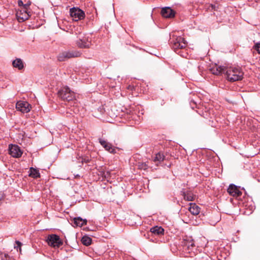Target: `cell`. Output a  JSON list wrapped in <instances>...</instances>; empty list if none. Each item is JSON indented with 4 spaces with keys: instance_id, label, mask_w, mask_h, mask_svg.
<instances>
[{
    "instance_id": "6da1fadb",
    "label": "cell",
    "mask_w": 260,
    "mask_h": 260,
    "mask_svg": "<svg viewBox=\"0 0 260 260\" xmlns=\"http://www.w3.org/2000/svg\"><path fill=\"white\" fill-rule=\"evenodd\" d=\"M199 71L207 81L225 90L246 92L259 89L258 73L247 67L211 62L200 65Z\"/></svg>"
},
{
    "instance_id": "7a4b0ae2",
    "label": "cell",
    "mask_w": 260,
    "mask_h": 260,
    "mask_svg": "<svg viewBox=\"0 0 260 260\" xmlns=\"http://www.w3.org/2000/svg\"><path fill=\"white\" fill-rule=\"evenodd\" d=\"M60 29L71 34L79 35L93 27L99 21L94 1H62L54 7Z\"/></svg>"
},
{
    "instance_id": "3957f363",
    "label": "cell",
    "mask_w": 260,
    "mask_h": 260,
    "mask_svg": "<svg viewBox=\"0 0 260 260\" xmlns=\"http://www.w3.org/2000/svg\"><path fill=\"white\" fill-rule=\"evenodd\" d=\"M46 22L43 9L29 1H0V23L23 31L34 29Z\"/></svg>"
},
{
    "instance_id": "277c9868",
    "label": "cell",
    "mask_w": 260,
    "mask_h": 260,
    "mask_svg": "<svg viewBox=\"0 0 260 260\" xmlns=\"http://www.w3.org/2000/svg\"><path fill=\"white\" fill-rule=\"evenodd\" d=\"M29 241L37 252L53 260H58L63 252L71 253L74 250L64 233L58 229L35 231L30 235Z\"/></svg>"
},
{
    "instance_id": "5b68a950",
    "label": "cell",
    "mask_w": 260,
    "mask_h": 260,
    "mask_svg": "<svg viewBox=\"0 0 260 260\" xmlns=\"http://www.w3.org/2000/svg\"><path fill=\"white\" fill-rule=\"evenodd\" d=\"M4 109L8 118L15 123L36 122L43 113L37 98L31 91L17 92L6 102Z\"/></svg>"
},
{
    "instance_id": "8992f818",
    "label": "cell",
    "mask_w": 260,
    "mask_h": 260,
    "mask_svg": "<svg viewBox=\"0 0 260 260\" xmlns=\"http://www.w3.org/2000/svg\"><path fill=\"white\" fill-rule=\"evenodd\" d=\"M178 230L171 219L159 212L144 218L139 228L141 237L157 244L168 243Z\"/></svg>"
},
{
    "instance_id": "52a82bcc",
    "label": "cell",
    "mask_w": 260,
    "mask_h": 260,
    "mask_svg": "<svg viewBox=\"0 0 260 260\" xmlns=\"http://www.w3.org/2000/svg\"><path fill=\"white\" fill-rule=\"evenodd\" d=\"M0 160L7 169L14 171L31 167L32 154L10 137L0 140Z\"/></svg>"
},
{
    "instance_id": "ba28073f",
    "label": "cell",
    "mask_w": 260,
    "mask_h": 260,
    "mask_svg": "<svg viewBox=\"0 0 260 260\" xmlns=\"http://www.w3.org/2000/svg\"><path fill=\"white\" fill-rule=\"evenodd\" d=\"M149 155L151 163L155 167L170 168L178 160L185 158L186 153L178 144L165 141L153 146Z\"/></svg>"
},
{
    "instance_id": "9c48e42d",
    "label": "cell",
    "mask_w": 260,
    "mask_h": 260,
    "mask_svg": "<svg viewBox=\"0 0 260 260\" xmlns=\"http://www.w3.org/2000/svg\"><path fill=\"white\" fill-rule=\"evenodd\" d=\"M10 176L19 187L28 192H36L42 190L48 178V173L46 171L32 167L12 172Z\"/></svg>"
},
{
    "instance_id": "30bf717a",
    "label": "cell",
    "mask_w": 260,
    "mask_h": 260,
    "mask_svg": "<svg viewBox=\"0 0 260 260\" xmlns=\"http://www.w3.org/2000/svg\"><path fill=\"white\" fill-rule=\"evenodd\" d=\"M171 252L180 257H192L202 251L203 246L183 231H178L168 243Z\"/></svg>"
},
{
    "instance_id": "8fae6325",
    "label": "cell",
    "mask_w": 260,
    "mask_h": 260,
    "mask_svg": "<svg viewBox=\"0 0 260 260\" xmlns=\"http://www.w3.org/2000/svg\"><path fill=\"white\" fill-rule=\"evenodd\" d=\"M192 165L198 171H207L209 175L215 177L221 173L220 160L214 152L206 150H198L193 153Z\"/></svg>"
},
{
    "instance_id": "7c38bea8",
    "label": "cell",
    "mask_w": 260,
    "mask_h": 260,
    "mask_svg": "<svg viewBox=\"0 0 260 260\" xmlns=\"http://www.w3.org/2000/svg\"><path fill=\"white\" fill-rule=\"evenodd\" d=\"M209 212H211V209L191 202L183 204L179 215L188 224L199 225L205 223L206 217Z\"/></svg>"
},
{
    "instance_id": "4fadbf2b",
    "label": "cell",
    "mask_w": 260,
    "mask_h": 260,
    "mask_svg": "<svg viewBox=\"0 0 260 260\" xmlns=\"http://www.w3.org/2000/svg\"><path fill=\"white\" fill-rule=\"evenodd\" d=\"M36 126V122H16L10 129V138L23 147H27L32 144L35 139Z\"/></svg>"
},
{
    "instance_id": "5bb4252c",
    "label": "cell",
    "mask_w": 260,
    "mask_h": 260,
    "mask_svg": "<svg viewBox=\"0 0 260 260\" xmlns=\"http://www.w3.org/2000/svg\"><path fill=\"white\" fill-rule=\"evenodd\" d=\"M181 14L176 7L156 8L152 11V18L159 27L165 28L171 23L181 20Z\"/></svg>"
},
{
    "instance_id": "9a60e30c",
    "label": "cell",
    "mask_w": 260,
    "mask_h": 260,
    "mask_svg": "<svg viewBox=\"0 0 260 260\" xmlns=\"http://www.w3.org/2000/svg\"><path fill=\"white\" fill-rule=\"evenodd\" d=\"M169 44L171 49L182 57L190 58L192 50L186 40L182 30H174L170 34Z\"/></svg>"
},
{
    "instance_id": "2e32d148",
    "label": "cell",
    "mask_w": 260,
    "mask_h": 260,
    "mask_svg": "<svg viewBox=\"0 0 260 260\" xmlns=\"http://www.w3.org/2000/svg\"><path fill=\"white\" fill-rule=\"evenodd\" d=\"M76 242L80 249L85 254L93 259L99 254L93 249L92 246L102 240L84 233L79 232L76 234Z\"/></svg>"
},
{
    "instance_id": "e0dca14e",
    "label": "cell",
    "mask_w": 260,
    "mask_h": 260,
    "mask_svg": "<svg viewBox=\"0 0 260 260\" xmlns=\"http://www.w3.org/2000/svg\"><path fill=\"white\" fill-rule=\"evenodd\" d=\"M227 191L231 198V203L235 206H239L241 208V211L245 207L247 210L248 205L252 206V205L249 204L248 196L243 188L231 184L229 186ZM242 211H243L242 210Z\"/></svg>"
},
{
    "instance_id": "ac0fdd59",
    "label": "cell",
    "mask_w": 260,
    "mask_h": 260,
    "mask_svg": "<svg viewBox=\"0 0 260 260\" xmlns=\"http://www.w3.org/2000/svg\"><path fill=\"white\" fill-rule=\"evenodd\" d=\"M93 260H138L129 253L117 248H108Z\"/></svg>"
},
{
    "instance_id": "d6986e66",
    "label": "cell",
    "mask_w": 260,
    "mask_h": 260,
    "mask_svg": "<svg viewBox=\"0 0 260 260\" xmlns=\"http://www.w3.org/2000/svg\"><path fill=\"white\" fill-rule=\"evenodd\" d=\"M13 68L17 72L22 73L25 70V63L20 58H16L12 62Z\"/></svg>"
},
{
    "instance_id": "ffe728a7",
    "label": "cell",
    "mask_w": 260,
    "mask_h": 260,
    "mask_svg": "<svg viewBox=\"0 0 260 260\" xmlns=\"http://www.w3.org/2000/svg\"><path fill=\"white\" fill-rule=\"evenodd\" d=\"M0 260H17L12 253L9 252H0Z\"/></svg>"
},
{
    "instance_id": "44dd1931",
    "label": "cell",
    "mask_w": 260,
    "mask_h": 260,
    "mask_svg": "<svg viewBox=\"0 0 260 260\" xmlns=\"http://www.w3.org/2000/svg\"><path fill=\"white\" fill-rule=\"evenodd\" d=\"M7 132V125L5 122L0 117V140L3 139Z\"/></svg>"
},
{
    "instance_id": "7402d4cb",
    "label": "cell",
    "mask_w": 260,
    "mask_h": 260,
    "mask_svg": "<svg viewBox=\"0 0 260 260\" xmlns=\"http://www.w3.org/2000/svg\"><path fill=\"white\" fill-rule=\"evenodd\" d=\"M101 142L102 144V145H103V146L106 149H107V150H108L109 151H110L111 152H114L115 151V148L112 146L110 145V144H107L106 142H105L104 141L103 142Z\"/></svg>"
},
{
    "instance_id": "603a6c76",
    "label": "cell",
    "mask_w": 260,
    "mask_h": 260,
    "mask_svg": "<svg viewBox=\"0 0 260 260\" xmlns=\"http://www.w3.org/2000/svg\"><path fill=\"white\" fill-rule=\"evenodd\" d=\"M2 174L1 172H0V179H1V177H2Z\"/></svg>"
}]
</instances>
